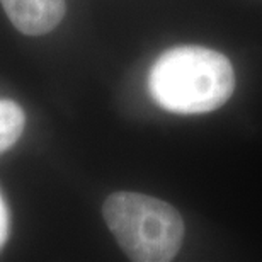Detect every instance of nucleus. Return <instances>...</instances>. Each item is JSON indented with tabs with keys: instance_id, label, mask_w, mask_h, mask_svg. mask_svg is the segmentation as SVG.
<instances>
[{
	"instance_id": "obj_1",
	"label": "nucleus",
	"mask_w": 262,
	"mask_h": 262,
	"mask_svg": "<svg viewBox=\"0 0 262 262\" xmlns=\"http://www.w3.org/2000/svg\"><path fill=\"white\" fill-rule=\"evenodd\" d=\"M151 97L174 114H204L222 107L233 94L230 60L204 46H176L164 51L150 70Z\"/></svg>"
},
{
	"instance_id": "obj_2",
	"label": "nucleus",
	"mask_w": 262,
	"mask_h": 262,
	"mask_svg": "<svg viewBox=\"0 0 262 262\" xmlns=\"http://www.w3.org/2000/svg\"><path fill=\"white\" fill-rule=\"evenodd\" d=\"M102 216L119 247L135 262H169L179 254L184 222L159 198L118 191L106 198Z\"/></svg>"
},
{
	"instance_id": "obj_3",
	"label": "nucleus",
	"mask_w": 262,
	"mask_h": 262,
	"mask_svg": "<svg viewBox=\"0 0 262 262\" xmlns=\"http://www.w3.org/2000/svg\"><path fill=\"white\" fill-rule=\"evenodd\" d=\"M14 28L28 36H43L61 23L65 0H0Z\"/></svg>"
},
{
	"instance_id": "obj_4",
	"label": "nucleus",
	"mask_w": 262,
	"mask_h": 262,
	"mask_svg": "<svg viewBox=\"0 0 262 262\" xmlns=\"http://www.w3.org/2000/svg\"><path fill=\"white\" fill-rule=\"evenodd\" d=\"M26 126V116L17 102L0 99V155L14 146Z\"/></svg>"
},
{
	"instance_id": "obj_5",
	"label": "nucleus",
	"mask_w": 262,
	"mask_h": 262,
	"mask_svg": "<svg viewBox=\"0 0 262 262\" xmlns=\"http://www.w3.org/2000/svg\"><path fill=\"white\" fill-rule=\"evenodd\" d=\"M7 230H9V216H7V209H5V204L0 198V249L7 238Z\"/></svg>"
}]
</instances>
